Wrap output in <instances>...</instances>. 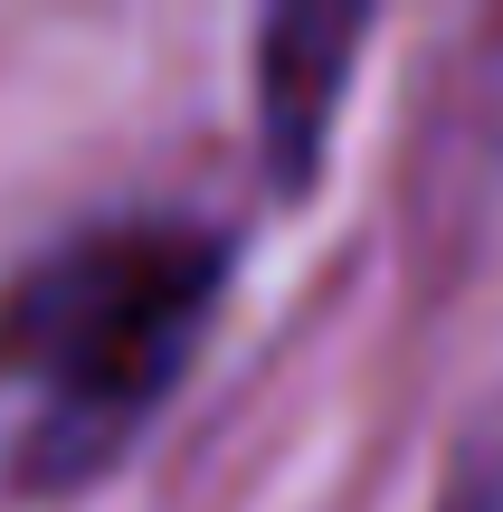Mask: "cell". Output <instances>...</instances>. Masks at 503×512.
<instances>
[{"label":"cell","instance_id":"cell-2","mask_svg":"<svg viewBox=\"0 0 503 512\" xmlns=\"http://www.w3.org/2000/svg\"><path fill=\"white\" fill-rule=\"evenodd\" d=\"M361 38H371V19L323 10V0H295L257 29V143L285 200H304L323 171V133H333V105L352 86Z\"/></svg>","mask_w":503,"mask_h":512},{"label":"cell","instance_id":"cell-1","mask_svg":"<svg viewBox=\"0 0 503 512\" xmlns=\"http://www.w3.org/2000/svg\"><path fill=\"white\" fill-rule=\"evenodd\" d=\"M228 294V238L200 219H114L48 247L0 294V475L67 494L105 475Z\"/></svg>","mask_w":503,"mask_h":512}]
</instances>
